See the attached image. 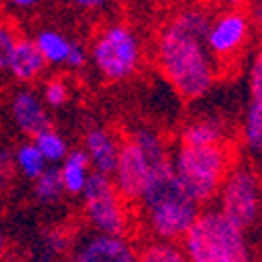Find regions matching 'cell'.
Segmentation results:
<instances>
[{"label": "cell", "instance_id": "8fae6325", "mask_svg": "<svg viewBox=\"0 0 262 262\" xmlns=\"http://www.w3.org/2000/svg\"><path fill=\"white\" fill-rule=\"evenodd\" d=\"M80 262H139L137 250L126 237L95 233L82 244L78 252Z\"/></svg>", "mask_w": 262, "mask_h": 262}, {"label": "cell", "instance_id": "4fadbf2b", "mask_svg": "<svg viewBox=\"0 0 262 262\" xmlns=\"http://www.w3.org/2000/svg\"><path fill=\"white\" fill-rule=\"evenodd\" d=\"M11 116L15 126L21 133L30 135L32 139L40 135L42 130L51 128V118L47 114V107L38 95L32 91H19L11 101Z\"/></svg>", "mask_w": 262, "mask_h": 262}, {"label": "cell", "instance_id": "d4e9b609", "mask_svg": "<svg viewBox=\"0 0 262 262\" xmlns=\"http://www.w3.org/2000/svg\"><path fill=\"white\" fill-rule=\"evenodd\" d=\"M13 170H15L13 154L9 149H0V187H5L11 181Z\"/></svg>", "mask_w": 262, "mask_h": 262}, {"label": "cell", "instance_id": "603a6c76", "mask_svg": "<svg viewBox=\"0 0 262 262\" xmlns=\"http://www.w3.org/2000/svg\"><path fill=\"white\" fill-rule=\"evenodd\" d=\"M248 84H250V97L252 103L262 105V45L256 49L250 65V74H248Z\"/></svg>", "mask_w": 262, "mask_h": 262}, {"label": "cell", "instance_id": "484cf974", "mask_svg": "<svg viewBox=\"0 0 262 262\" xmlns=\"http://www.w3.org/2000/svg\"><path fill=\"white\" fill-rule=\"evenodd\" d=\"M45 246H47V256H53V254H61L65 250V246H68V239H65L61 233L57 231H51L45 235Z\"/></svg>", "mask_w": 262, "mask_h": 262}, {"label": "cell", "instance_id": "ba28073f", "mask_svg": "<svg viewBox=\"0 0 262 262\" xmlns=\"http://www.w3.org/2000/svg\"><path fill=\"white\" fill-rule=\"evenodd\" d=\"M250 32H252V21L244 9L225 11L212 17L206 34V47L216 63L218 72H221V65L225 61L235 59L237 53H242L246 42L250 40Z\"/></svg>", "mask_w": 262, "mask_h": 262}, {"label": "cell", "instance_id": "1f68e13d", "mask_svg": "<svg viewBox=\"0 0 262 262\" xmlns=\"http://www.w3.org/2000/svg\"><path fill=\"white\" fill-rule=\"evenodd\" d=\"M68 262H80V260H78V258H74V260H68Z\"/></svg>", "mask_w": 262, "mask_h": 262}, {"label": "cell", "instance_id": "7a4b0ae2", "mask_svg": "<svg viewBox=\"0 0 262 262\" xmlns=\"http://www.w3.org/2000/svg\"><path fill=\"white\" fill-rule=\"evenodd\" d=\"M143 221L149 233L160 242H179L202 214L200 204L191 198L174 174L172 162L151 170L149 181L141 193Z\"/></svg>", "mask_w": 262, "mask_h": 262}, {"label": "cell", "instance_id": "d6a6232c", "mask_svg": "<svg viewBox=\"0 0 262 262\" xmlns=\"http://www.w3.org/2000/svg\"><path fill=\"white\" fill-rule=\"evenodd\" d=\"M0 3H3V0H0Z\"/></svg>", "mask_w": 262, "mask_h": 262}, {"label": "cell", "instance_id": "9a60e30c", "mask_svg": "<svg viewBox=\"0 0 262 262\" xmlns=\"http://www.w3.org/2000/svg\"><path fill=\"white\" fill-rule=\"evenodd\" d=\"M59 177L63 183V191L70 195H82L86 183H89L93 168L89 162V156L84 154V149H74L68 154L59 166Z\"/></svg>", "mask_w": 262, "mask_h": 262}, {"label": "cell", "instance_id": "e0dca14e", "mask_svg": "<svg viewBox=\"0 0 262 262\" xmlns=\"http://www.w3.org/2000/svg\"><path fill=\"white\" fill-rule=\"evenodd\" d=\"M32 143L36 145V149L40 151V156L45 158V162L49 166H59L70 154L68 141H65L63 135H59L57 130H53V128L42 130L40 135H36L32 139Z\"/></svg>", "mask_w": 262, "mask_h": 262}, {"label": "cell", "instance_id": "83f0119b", "mask_svg": "<svg viewBox=\"0 0 262 262\" xmlns=\"http://www.w3.org/2000/svg\"><path fill=\"white\" fill-rule=\"evenodd\" d=\"M216 3H221L223 7H227V11H235V9H244L250 0H216Z\"/></svg>", "mask_w": 262, "mask_h": 262}, {"label": "cell", "instance_id": "7402d4cb", "mask_svg": "<svg viewBox=\"0 0 262 262\" xmlns=\"http://www.w3.org/2000/svg\"><path fill=\"white\" fill-rule=\"evenodd\" d=\"M68 101H70V86L65 84L61 78H51L45 84V89H42V103L59 109Z\"/></svg>", "mask_w": 262, "mask_h": 262}, {"label": "cell", "instance_id": "f1b7e54d", "mask_svg": "<svg viewBox=\"0 0 262 262\" xmlns=\"http://www.w3.org/2000/svg\"><path fill=\"white\" fill-rule=\"evenodd\" d=\"M9 3L19 7V9H30V7H34L38 3V0H9Z\"/></svg>", "mask_w": 262, "mask_h": 262}, {"label": "cell", "instance_id": "30bf717a", "mask_svg": "<svg viewBox=\"0 0 262 262\" xmlns=\"http://www.w3.org/2000/svg\"><path fill=\"white\" fill-rule=\"evenodd\" d=\"M34 42L47 65H65V68L80 70L89 61V53L80 42L70 40L57 30H42Z\"/></svg>", "mask_w": 262, "mask_h": 262}, {"label": "cell", "instance_id": "d6986e66", "mask_svg": "<svg viewBox=\"0 0 262 262\" xmlns=\"http://www.w3.org/2000/svg\"><path fill=\"white\" fill-rule=\"evenodd\" d=\"M242 141L250 154L262 156V105H248L242 124Z\"/></svg>", "mask_w": 262, "mask_h": 262}, {"label": "cell", "instance_id": "2e32d148", "mask_svg": "<svg viewBox=\"0 0 262 262\" xmlns=\"http://www.w3.org/2000/svg\"><path fill=\"white\" fill-rule=\"evenodd\" d=\"M181 145H218V143H227L225 135V124L218 118H198L191 120L183 126L181 135L177 139Z\"/></svg>", "mask_w": 262, "mask_h": 262}, {"label": "cell", "instance_id": "5b68a950", "mask_svg": "<svg viewBox=\"0 0 262 262\" xmlns=\"http://www.w3.org/2000/svg\"><path fill=\"white\" fill-rule=\"evenodd\" d=\"M143 59V47L137 32L126 24L105 26L93 40L91 61L109 82H122L133 76Z\"/></svg>", "mask_w": 262, "mask_h": 262}, {"label": "cell", "instance_id": "ac0fdd59", "mask_svg": "<svg viewBox=\"0 0 262 262\" xmlns=\"http://www.w3.org/2000/svg\"><path fill=\"white\" fill-rule=\"evenodd\" d=\"M13 164H15V170L21 172L26 179L30 181H36L42 172L47 170V162L45 158L40 156V151L36 149L34 143H24L19 145L15 151H13Z\"/></svg>", "mask_w": 262, "mask_h": 262}, {"label": "cell", "instance_id": "7c38bea8", "mask_svg": "<svg viewBox=\"0 0 262 262\" xmlns=\"http://www.w3.org/2000/svg\"><path fill=\"white\" fill-rule=\"evenodd\" d=\"M120 147H122V141L112 133V130L95 126L91 130H86L82 149H84V154L89 156L93 172L112 177L118 156H120Z\"/></svg>", "mask_w": 262, "mask_h": 262}, {"label": "cell", "instance_id": "6da1fadb", "mask_svg": "<svg viewBox=\"0 0 262 262\" xmlns=\"http://www.w3.org/2000/svg\"><path fill=\"white\" fill-rule=\"evenodd\" d=\"M212 15L202 5H187L172 13L156 40L160 70L183 99L206 97L218 78V68L206 47Z\"/></svg>", "mask_w": 262, "mask_h": 262}, {"label": "cell", "instance_id": "4dcf8cb0", "mask_svg": "<svg viewBox=\"0 0 262 262\" xmlns=\"http://www.w3.org/2000/svg\"><path fill=\"white\" fill-rule=\"evenodd\" d=\"M258 15H260V19H262V5L258 7Z\"/></svg>", "mask_w": 262, "mask_h": 262}, {"label": "cell", "instance_id": "277c9868", "mask_svg": "<svg viewBox=\"0 0 262 262\" xmlns=\"http://www.w3.org/2000/svg\"><path fill=\"white\" fill-rule=\"evenodd\" d=\"M189 262H252L246 233L218 212L206 210L183 237Z\"/></svg>", "mask_w": 262, "mask_h": 262}, {"label": "cell", "instance_id": "f546056e", "mask_svg": "<svg viewBox=\"0 0 262 262\" xmlns=\"http://www.w3.org/2000/svg\"><path fill=\"white\" fill-rule=\"evenodd\" d=\"M5 252H7V237L3 231H0V258L5 256Z\"/></svg>", "mask_w": 262, "mask_h": 262}, {"label": "cell", "instance_id": "3957f363", "mask_svg": "<svg viewBox=\"0 0 262 262\" xmlns=\"http://www.w3.org/2000/svg\"><path fill=\"white\" fill-rule=\"evenodd\" d=\"M174 174L183 187L191 193V198L202 204L212 202L227 172L233 166L229 143L218 145H181L177 143L174 154H170Z\"/></svg>", "mask_w": 262, "mask_h": 262}, {"label": "cell", "instance_id": "ffe728a7", "mask_svg": "<svg viewBox=\"0 0 262 262\" xmlns=\"http://www.w3.org/2000/svg\"><path fill=\"white\" fill-rule=\"evenodd\" d=\"M137 256L139 262H189L185 250L177 242H160V239L145 244Z\"/></svg>", "mask_w": 262, "mask_h": 262}, {"label": "cell", "instance_id": "44dd1931", "mask_svg": "<svg viewBox=\"0 0 262 262\" xmlns=\"http://www.w3.org/2000/svg\"><path fill=\"white\" fill-rule=\"evenodd\" d=\"M63 183L59 177V168L57 166H47V170L40 174V177L34 181V195L40 204L51 206L55 202L61 200L63 195Z\"/></svg>", "mask_w": 262, "mask_h": 262}, {"label": "cell", "instance_id": "8992f818", "mask_svg": "<svg viewBox=\"0 0 262 262\" xmlns=\"http://www.w3.org/2000/svg\"><path fill=\"white\" fill-rule=\"evenodd\" d=\"M218 212L244 233L256 225L262 212V183L246 164H233L218 191Z\"/></svg>", "mask_w": 262, "mask_h": 262}, {"label": "cell", "instance_id": "52a82bcc", "mask_svg": "<svg viewBox=\"0 0 262 262\" xmlns=\"http://www.w3.org/2000/svg\"><path fill=\"white\" fill-rule=\"evenodd\" d=\"M84 214L101 235L126 237L130 231L128 202L118 193L112 177L93 172L82 191Z\"/></svg>", "mask_w": 262, "mask_h": 262}, {"label": "cell", "instance_id": "cb8c5ba5", "mask_svg": "<svg viewBox=\"0 0 262 262\" xmlns=\"http://www.w3.org/2000/svg\"><path fill=\"white\" fill-rule=\"evenodd\" d=\"M17 38L19 36H15V32L5 24V21H0V70H7V63L11 59Z\"/></svg>", "mask_w": 262, "mask_h": 262}, {"label": "cell", "instance_id": "9c48e42d", "mask_svg": "<svg viewBox=\"0 0 262 262\" xmlns=\"http://www.w3.org/2000/svg\"><path fill=\"white\" fill-rule=\"evenodd\" d=\"M158 168L154 166L147 156L141 151V147L126 137L122 141V147H120V156H118V162H116V168L112 172V181L118 189V193L128 202V204H137L141 200V193L149 181V174L151 170Z\"/></svg>", "mask_w": 262, "mask_h": 262}, {"label": "cell", "instance_id": "4316f807", "mask_svg": "<svg viewBox=\"0 0 262 262\" xmlns=\"http://www.w3.org/2000/svg\"><path fill=\"white\" fill-rule=\"evenodd\" d=\"M70 3L78 9H84V11H95V9L107 7L112 0H70Z\"/></svg>", "mask_w": 262, "mask_h": 262}, {"label": "cell", "instance_id": "5bb4252c", "mask_svg": "<svg viewBox=\"0 0 262 262\" xmlns=\"http://www.w3.org/2000/svg\"><path fill=\"white\" fill-rule=\"evenodd\" d=\"M45 59H42L36 42L30 38H17L11 59L7 63V72L19 82H32L36 80L42 70H45Z\"/></svg>", "mask_w": 262, "mask_h": 262}]
</instances>
